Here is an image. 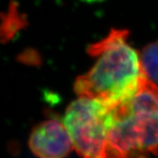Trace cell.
<instances>
[{
	"label": "cell",
	"mask_w": 158,
	"mask_h": 158,
	"mask_svg": "<svg viewBox=\"0 0 158 158\" xmlns=\"http://www.w3.org/2000/svg\"><path fill=\"white\" fill-rule=\"evenodd\" d=\"M127 31L112 30L88 52L98 57L94 66L75 83L79 97L100 100L113 108L135 95L146 75L136 51L127 42Z\"/></svg>",
	"instance_id": "obj_1"
},
{
	"label": "cell",
	"mask_w": 158,
	"mask_h": 158,
	"mask_svg": "<svg viewBox=\"0 0 158 158\" xmlns=\"http://www.w3.org/2000/svg\"><path fill=\"white\" fill-rule=\"evenodd\" d=\"M107 147L109 158L158 154V85L148 77L131 98L111 109Z\"/></svg>",
	"instance_id": "obj_2"
},
{
	"label": "cell",
	"mask_w": 158,
	"mask_h": 158,
	"mask_svg": "<svg viewBox=\"0 0 158 158\" xmlns=\"http://www.w3.org/2000/svg\"><path fill=\"white\" fill-rule=\"evenodd\" d=\"M111 109L100 100L86 97H80L66 109L62 122L74 148L82 158H109L107 134Z\"/></svg>",
	"instance_id": "obj_3"
},
{
	"label": "cell",
	"mask_w": 158,
	"mask_h": 158,
	"mask_svg": "<svg viewBox=\"0 0 158 158\" xmlns=\"http://www.w3.org/2000/svg\"><path fill=\"white\" fill-rule=\"evenodd\" d=\"M28 145L39 158H66L74 148L68 129L57 119H47L35 126Z\"/></svg>",
	"instance_id": "obj_4"
},
{
	"label": "cell",
	"mask_w": 158,
	"mask_h": 158,
	"mask_svg": "<svg viewBox=\"0 0 158 158\" xmlns=\"http://www.w3.org/2000/svg\"><path fill=\"white\" fill-rule=\"evenodd\" d=\"M140 59L146 77L150 81L158 83V41L146 46L141 51Z\"/></svg>",
	"instance_id": "obj_5"
},
{
	"label": "cell",
	"mask_w": 158,
	"mask_h": 158,
	"mask_svg": "<svg viewBox=\"0 0 158 158\" xmlns=\"http://www.w3.org/2000/svg\"><path fill=\"white\" fill-rule=\"evenodd\" d=\"M26 24V19L18 10L15 3H11L9 7L6 17L3 19L1 34L3 40H8L13 37V35L20 30Z\"/></svg>",
	"instance_id": "obj_6"
},
{
	"label": "cell",
	"mask_w": 158,
	"mask_h": 158,
	"mask_svg": "<svg viewBox=\"0 0 158 158\" xmlns=\"http://www.w3.org/2000/svg\"><path fill=\"white\" fill-rule=\"evenodd\" d=\"M82 1H85L86 3H97V2L103 1V0H82Z\"/></svg>",
	"instance_id": "obj_7"
}]
</instances>
